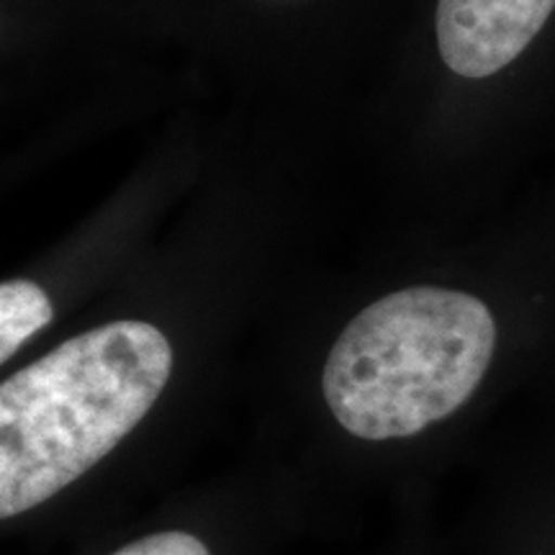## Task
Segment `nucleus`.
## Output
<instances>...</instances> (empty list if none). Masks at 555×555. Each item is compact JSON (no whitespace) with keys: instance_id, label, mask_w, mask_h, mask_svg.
I'll return each mask as SVG.
<instances>
[{"instance_id":"f03ea898","label":"nucleus","mask_w":555,"mask_h":555,"mask_svg":"<svg viewBox=\"0 0 555 555\" xmlns=\"http://www.w3.org/2000/svg\"><path fill=\"white\" fill-rule=\"evenodd\" d=\"M494 350L496 322L481 298L437 286L393 291L337 337L324 401L363 440L412 437L474 397Z\"/></svg>"},{"instance_id":"39448f33","label":"nucleus","mask_w":555,"mask_h":555,"mask_svg":"<svg viewBox=\"0 0 555 555\" xmlns=\"http://www.w3.org/2000/svg\"><path fill=\"white\" fill-rule=\"evenodd\" d=\"M111 555H211L208 547L201 543L191 532H157V535H147L134 543L124 545L121 551Z\"/></svg>"},{"instance_id":"20e7f679","label":"nucleus","mask_w":555,"mask_h":555,"mask_svg":"<svg viewBox=\"0 0 555 555\" xmlns=\"http://www.w3.org/2000/svg\"><path fill=\"white\" fill-rule=\"evenodd\" d=\"M54 319L44 288L34 281H5L0 286V363H9L18 347Z\"/></svg>"},{"instance_id":"f257e3e1","label":"nucleus","mask_w":555,"mask_h":555,"mask_svg":"<svg viewBox=\"0 0 555 555\" xmlns=\"http://www.w3.org/2000/svg\"><path fill=\"white\" fill-rule=\"evenodd\" d=\"M155 324L111 322L67 339L0 386V517L44 504L88 474L168 386Z\"/></svg>"},{"instance_id":"7ed1b4c3","label":"nucleus","mask_w":555,"mask_h":555,"mask_svg":"<svg viewBox=\"0 0 555 555\" xmlns=\"http://www.w3.org/2000/svg\"><path fill=\"white\" fill-rule=\"evenodd\" d=\"M553 11L555 0H440L437 50L461 78H489L530 47Z\"/></svg>"}]
</instances>
